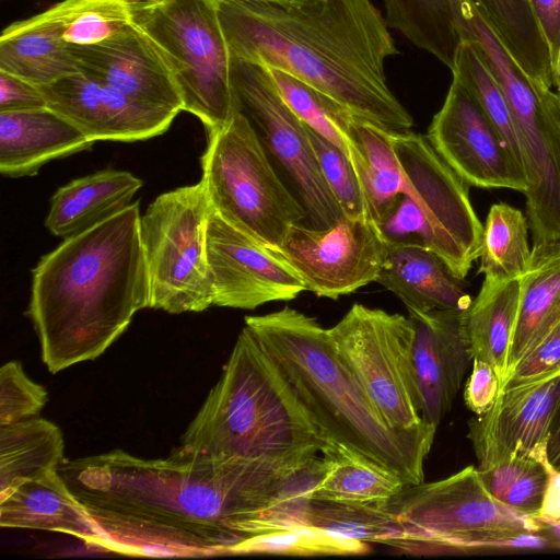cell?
Returning <instances> with one entry per match:
<instances>
[{
	"label": "cell",
	"instance_id": "obj_31",
	"mask_svg": "<svg viewBox=\"0 0 560 560\" xmlns=\"http://www.w3.org/2000/svg\"><path fill=\"white\" fill-rule=\"evenodd\" d=\"M528 222L521 210L499 202L487 215L479 253V273L485 280L503 282L522 279L532 261Z\"/></svg>",
	"mask_w": 560,
	"mask_h": 560
},
{
	"label": "cell",
	"instance_id": "obj_8",
	"mask_svg": "<svg viewBox=\"0 0 560 560\" xmlns=\"http://www.w3.org/2000/svg\"><path fill=\"white\" fill-rule=\"evenodd\" d=\"M131 23L161 56L179 91L183 110L207 133L222 129L236 112L231 54L217 0H127Z\"/></svg>",
	"mask_w": 560,
	"mask_h": 560
},
{
	"label": "cell",
	"instance_id": "obj_29",
	"mask_svg": "<svg viewBox=\"0 0 560 560\" xmlns=\"http://www.w3.org/2000/svg\"><path fill=\"white\" fill-rule=\"evenodd\" d=\"M383 1L388 26L452 71L462 44L455 0Z\"/></svg>",
	"mask_w": 560,
	"mask_h": 560
},
{
	"label": "cell",
	"instance_id": "obj_37",
	"mask_svg": "<svg viewBox=\"0 0 560 560\" xmlns=\"http://www.w3.org/2000/svg\"><path fill=\"white\" fill-rule=\"evenodd\" d=\"M452 73L477 100L524 171L514 121L506 98L469 43L462 42Z\"/></svg>",
	"mask_w": 560,
	"mask_h": 560
},
{
	"label": "cell",
	"instance_id": "obj_23",
	"mask_svg": "<svg viewBox=\"0 0 560 560\" xmlns=\"http://www.w3.org/2000/svg\"><path fill=\"white\" fill-rule=\"evenodd\" d=\"M141 187L142 180L126 171L103 170L73 179L52 195L45 226L70 237L128 207Z\"/></svg>",
	"mask_w": 560,
	"mask_h": 560
},
{
	"label": "cell",
	"instance_id": "obj_33",
	"mask_svg": "<svg viewBox=\"0 0 560 560\" xmlns=\"http://www.w3.org/2000/svg\"><path fill=\"white\" fill-rule=\"evenodd\" d=\"M551 465L548 448L541 447L478 471L487 490L499 502L536 518L544 502Z\"/></svg>",
	"mask_w": 560,
	"mask_h": 560
},
{
	"label": "cell",
	"instance_id": "obj_38",
	"mask_svg": "<svg viewBox=\"0 0 560 560\" xmlns=\"http://www.w3.org/2000/svg\"><path fill=\"white\" fill-rule=\"evenodd\" d=\"M322 174L345 217L370 219L362 188L350 158L308 127Z\"/></svg>",
	"mask_w": 560,
	"mask_h": 560
},
{
	"label": "cell",
	"instance_id": "obj_25",
	"mask_svg": "<svg viewBox=\"0 0 560 560\" xmlns=\"http://www.w3.org/2000/svg\"><path fill=\"white\" fill-rule=\"evenodd\" d=\"M559 323L560 243L532 250L530 265L521 279L520 308L505 377Z\"/></svg>",
	"mask_w": 560,
	"mask_h": 560
},
{
	"label": "cell",
	"instance_id": "obj_13",
	"mask_svg": "<svg viewBox=\"0 0 560 560\" xmlns=\"http://www.w3.org/2000/svg\"><path fill=\"white\" fill-rule=\"evenodd\" d=\"M270 249L306 291L336 300L376 281L388 244L371 219L343 217L326 229L294 224L282 244Z\"/></svg>",
	"mask_w": 560,
	"mask_h": 560
},
{
	"label": "cell",
	"instance_id": "obj_6",
	"mask_svg": "<svg viewBox=\"0 0 560 560\" xmlns=\"http://www.w3.org/2000/svg\"><path fill=\"white\" fill-rule=\"evenodd\" d=\"M328 442L272 358L244 326L180 446L210 457L302 465Z\"/></svg>",
	"mask_w": 560,
	"mask_h": 560
},
{
	"label": "cell",
	"instance_id": "obj_32",
	"mask_svg": "<svg viewBox=\"0 0 560 560\" xmlns=\"http://www.w3.org/2000/svg\"><path fill=\"white\" fill-rule=\"evenodd\" d=\"M302 520L304 526L369 544L397 548L402 539L401 525L386 510L385 502L345 503L310 498Z\"/></svg>",
	"mask_w": 560,
	"mask_h": 560
},
{
	"label": "cell",
	"instance_id": "obj_27",
	"mask_svg": "<svg viewBox=\"0 0 560 560\" xmlns=\"http://www.w3.org/2000/svg\"><path fill=\"white\" fill-rule=\"evenodd\" d=\"M328 468L311 498L345 503H381L406 485L392 469L338 442L329 440L320 453Z\"/></svg>",
	"mask_w": 560,
	"mask_h": 560
},
{
	"label": "cell",
	"instance_id": "obj_4",
	"mask_svg": "<svg viewBox=\"0 0 560 560\" xmlns=\"http://www.w3.org/2000/svg\"><path fill=\"white\" fill-rule=\"evenodd\" d=\"M350 160L369 218L390 244H416L438 254L464 280L479 257L483 225L465 183L427 137L388 133L353 118Z\"/></svg>",
	"mask_w": 560,
	"mask_h": 560
},
{
	"label": "cell",
	"instance_id": "obj_1",
	"mask_svg": "<svg viewBox=\"0 0 560 560\" xmlns=\"http://www.w3.org/2000/svg\"><path fill=\"white\" fill-rule=\"evenodd\" d=\"M310 462L218 458L179 445L165 458L114 450L65 459L58 471L109 551L218 556L237 555L267 510L307 494Z\"/></svg>",
	"mask_w": 560,
	"mask_h": 560
},
{
	"label": "cell",
	"instance_id": "obj_15",
	"mask_svg": "<svg viewBox=\"0 0 560 560\" xmlns=\"http://www.w3.org/2000/svg\"><path fill=\"white\" fill-rule=\"evenodd\" d=\"M478 469L548 447L560 468V371L501 389L493 407L468 422Z\"/></svg>",
	"mask_w": 560,
	"mask_h": 560
},
{
	"label": "cell",
	"instance_id": "obj_10",
	"mask_svg": "<svg viewBox=\"0 0 560 560\" xmlns=\"http://www.w3.org/2000/svg\"><path fill=\"white\" fill-rule=\"evenodd\" d=\"M210 211L200 180L158 196L141 214L150 308L180 314L213 305L207 260Z\"/></svg>",
	"mask_w": 560,
	"mask_h": 560
},
{
	"label": "cell",
	"instance_id": "obj_12",
	"mask_svg": "<svg viewBox=\"0 0 560 560\" xmlns=\"http://www.w3.org/2000/svg\"><path fill=\"white\" fill-rule=\"evenodd\" d=\"M230 79L236 110L291 177L311 226L339 222L345 214L322 174L308 127L284 102L269 70L231 56Z\"/></svg>",
	"mask_w": 560,
	"mask_h": 560
},
{
	"label": "cell",
	"instance_id": "obj_18",
	"mask_svg": "<svg viewBox=\"0 0 560 560\" xmlns=\"http://www.w3.org/2000/svg\"><path fill=\"white\" fill-rule=\"evenodd\" d=\"M81 73L142 105L179 113L183 101L167 66L132 23L96 45L68 46Z\"/></svg>",
	"mask_w": 560,
	"mask_h": 560
},
{
	"label": "cell",
	"instance_id": "obj_7",
	"mask_svg": "<svg viewBox=\"0 0 560 560\" xmlns=\"http://www.w3.org/2000/svg\"><path fill=\"white\" fill-rule=\"evenodd\" d=\"M385 508L402 528L396 549L407 553L553 546L540 522L487 490L475 466L438 481L406 485Z\"/></svg>",
	"mask_w": 560,
	"mask_h": 560
},
{
	"label": "cell",
	"instance_id": "obj_36",
	"mask_svg": "<svg viewBox=\"0 0 560 560\" xmlns=\"http://www.w3.org/2000/svg\"><path fill=\"white\" fill-rule=\"evenodd\" d=\"M370 551L369 542L296 526L256 535L241 545L237 555L359 556Z\"/></svg>",
	"mask_w": 560,
	"mask_h": 560
},
{
	"label": "cell",
	"instance_id": "obj_41",
	"mask_svg": "<svg viewBox=\"0 0 560 560\" xmlns=\"http://www.w3.org/2000/svg\"><path fill=\"white\" fill-rule=\"evenodd\" d=\"M500 389L501 380L495 369L486 361L474 359L464 389L467 408L476 416L487 413L493 407Z\"/></svg>",
	"mask_w": 560,
	"mask_h": 560
},
{
	"label": "cell",
	"instance_id": "obj_40",
	"mask_svg": "<svg viewBox=\"0 0 560 560\" xmlns=\"http://www.w3.org/2000/svg\"><path fill=\"white\" fill-rule=\"evenodd\" d=\"M559 371L560 323L518 361L501 384V389L523 385Z\"/></svg>",
	"mask_w": 560,
	"mask_h": 560
},
{
	"label": "cell",
	"instance_id": "obj_14",
	"mask_svg": "<svg viewBox=\"0 0 560 560\" xmlns=\"http://www.w3.org/2000/svg\"><path fill=\"white\" fill-rule=\"evenodd\" d=\"M427 139L469 186L525 192L527 179L506 142L469 90L453 75Z\"/></svg>",
	"mask_w": 560,
	"mask_h": 560
},
{
	"label": "cell",
	"instance_id": "obj_9",
	"mask_svg": "<svg viewBox=\"0 0 560 560\" xmlns=\"http://www.w3.org/2000/svg\"><path fill=\"white\" fill-rule=\"evenodd\" d=\"M201 166L211 208L268 248L280 246L289 229L307 217L273 170L256 129L240 110L222 129L208 133Z\"/></svg>",
	"mask_w": 560,
	"mask_h": 560
},
{
	"label": "cell",
	"instance_id": "obj_43",
	"mask_svg": "<svg viewBox=\"0 0 560 560\" xmlns=\"http://www.w3.org/2000/svg\"><path fill=\"white\" fill-rule=\"evenodd\" d=\"M528 2L548 46L555 75L560 52V0H528Z\"/></svg>",
	"mask_w": 560,
	"mask_h": 560
},
{
	"label": "cell",
	"instance_id": "obj_42",
	"mask_svg": "<svg viewBox=\"0 0 560 560\" xmlns=\"http://www.w3.org/2000/svg\"><path fill=\"white\" fill-rule=\"evenodd\" d=\"M47 107L38 85L0 70V113Z\"/></svg>",
	"mask_w": 560,
	"mask_h": 560
},
{
	"label": "cell",
	"instance_id": "obj_48",
	"mask_svg": "<svg viewBox=\"0 0 560 560\" xmlns=\"http://www.w3.org/2000/svg\"><path fill=\"white\" fill-rule=\"evenodd\" d=\"M559 101H560V97H559Z\"/></svg>",
	"mask_w": 560,
	"mask_h": 560
},
{
	"label": "cell",
	"instance_id": "obj_20",
	"mask_svg": "<svg viewBox=\"0 0 560 560\" xmlns=\"http://www.w3.org/2000/svg\"><path fill=\"white\" fill-rule=\"evenodd\" d=\"M0 526L66 534L109 551L107 537L58 470L25 479L0 493Z\"/></svg>",
	"mask_w": 560,
	"mask_h": 560
},
{
	"label": "cell",
	"instance_id": "obj_19",
	"mask_svg": "<svg viewBox=\"0 0 560 560\" xmlns=\"http://www.w3.org/2000/svg\"><path fill=\"white\" fill-rule=\"evenodd\" d=\"M465 311L408 312L413 326L412 353L423 402L422 416L435 427L450 411L472 364Z\"/></svg>",
	"mask_w": 560,
	"mask_h": 560
},
{
	"label": "cell",
	"instance_id": "obj_3",
	"mask_svg": "<svg viewBox=\"0 0 560 560\" xmlns=\"http://www.w3.org/2000/svg\"><path fill=\"white\" fill-rule=\"evenodd\" d=\"M139 201L63 238L33 269L28 315L52 374L98 358L150 307Z\"/></svg>",
	"mask_w": 560,
	"mask_h": 560
},
{
	"label": "cell",
	"instance_id": "obj_21",
	"mask_svg": "<svg viewBox=\"0 0 560 560\" xmlns=\"http://www.w3.org/2000/svg\"><path fill=\"white\" fill-rule=\"evenodd\" d=\"M93 144L48 106L0 113V172L4 176H34L49 161L90 150Z\"/></svg>",
	"mask_w": 560,
	"mask_h": 560
},
{
	"label": "cell",
	"instance_id": "obj_17",
	"mask_svg": "<svg viewBox=\"0 0 560 560\" xmlns=\"http://www.w3.org/2000/svg\"><path fill=\"white\" fill-rule=\"evenodd\" d=\"M47 106L92 141H138L165 132L177 113L139 104L81 72L39 86Z\"/></svg>",
	"mask_w": 560,
	"mask_h": 560
},
{
	"label": "cell",
	"instance_id": "obj_45",
	"mask_svg": "<svg viewBox=\"0 0 560 560\" xmlns=\"http://www.w3.org/2000/svg\"><path fill=\"white\" fill-rule=\"evenodd\" d=\"M544 534L551 536V541L560 547V523L544 525Z\"/></svg>",
	"mask_w": 560,
	"mask_h": 560
},
{
	"label": "cell",
	"instance_id": "obj_24",
	"mask_svg": "<svg viewBox=\"0 0 560 560\" xmlns=\"http://www.w3.org/2000/svg\"><path fill=\"white\" fill-rule=\"evenodd\" d=\"M0 70L38 86L80 72L47 11L3 30Z\"/></svg>",
	"mask_w": 560,
	"mask_h": 560
},
{
	"label": "cell",
	"instance_id": "obj_46",
	"mask_svg": "<svg viewBox=\"0 0 560 560\" xmlns=\"http://www.w3.org/2000/svg\"><path fill=\"white\" fill-rule=\"evenodd\" d=\"M553 86L557 89V95L560 97V52L558 62L555 69V75H553Z\"/></svg>",
	"mask_w": 560,
	"mask_h": 560
},
{
	"label": "cell",
	"instance_id": "obj_30",
	"mask_svg": "<svg viewBox=\"0 0 560 560\" xmlns=\"http://www.w3.org/2000/svg\"><path fill=\"white\" fill-rule=\"evenodd\" d=\"M471 1L524 71L546 86H553L550 52L528 0Z\"/></svg>",
	"mask_w": 560,
	"mask_h": 560
},
{
	"label": "cell",
	"instance_id": "obj_26",
	"mask_svg": "<svg viewBox=\"0 0 560 560\" xmlns=\"http://www.w3.org/2000/svg\"><path fill=\"white\" fill-rule=\"evenodd\" d=\"M521 300V279L503 282L483 280L465 311V331L474 359L491 364L504 381L509 350Z\"/></svg>",
	"mask_w": 560,
	"mask_h": 560
},
{
	"label": "cell",
	"instance_id": "obj_16",
	"mask_svg": "<svg viewBox=\"0 0 560 560\" xmlns=\"http://www.w3.org/2000/svg\"><path fill=\"white\" fill-rule=\"evenodd\" d=\"M207 260L213 305L255 310L306 291L300 277L270 248L237 230L211 208Z\"/></svg>",
	"mask_w": 560,
	"mask_h": 560
},
{
	"label": "cell",
	"instance_id": "obj_22",
	"mask_svg": "<svg viewBox=\"0 0 560 560\" xmlns=\"http://www.w3.org/2000/svg\"><path fill=\"white\" fill-rule=\"evenodd\" d=\"M463 281L433 250L416 244H390L375 282L393 292L408 312L467 310Z\"/></svg>",
	"mask_w": 560,
	"mask_h": 560
},
{
	"label": "cell",
	"instance_id": "obj_5",
	"mask_svg": "<svg viewBox=\"0 0 560 560\" xmlns=\"http://www.w3.org/2000/svg\"><path fill=\"white\" fill-rule=\"evenodd\" d=\"M245 326L329 440L386 466L408 485L424 481L435 431L393 429L337 354L328 329L290 306L246 316Z\"/></svg>",
	"mask_w": 560,
	"mask_h": 560
},
{
	"label": "cell",
	"instance_id": "obj_35",
	"mask_svg": "<svg viewBox=\"0 0 560 560\" xmlns=\"http://www.w3.org/2000/svg\"><path fill=\"white\" fill-rule=\"evenodd\" d=\"M268 70L280 95L295 115L350 158V126L355 116L298 78L281 70Z\"/></svg>",
	"mask_w": 560,
	"mask_h": 560
},
{
	"label": "cell",
	"instance_id": "obj_34",
	"mask_svg": "<svg viewBox=\"0 0 560 560\" xmlns=\"http://www.w3.org/2000/svg\"><path fill=\"white\" fill-rule=\"evenodd\" d=\"M46 11L68 46L101 44L131 25L127 0H62Z\"/></svg>",
	"mask_w": 560,
	"mask_h": 560
},
{
	"label": "cell",
	"instance_id": "obj_28",
	"mask_svg": "<svg viewBox=\"0 0 560 560\" xmlns=\"http://www.w3.org/2000/svg\"><path fill=\"white\" fill-rule=\"evenodd\" d=\"M61 430L33 417L0 425V493L19 482L58 470L63 459Z\"/></svg>",
	"mask_w": 560,
	"mask_h": 560
},
{
	"label": "cell",
	"instance_id": "obj_2",
	"mask_svg": "<svg viewBox=\"0 0 560 560\" xmlns=\"http://www.w3.org/2000/svg\"><path fill=\"white\" fill-rule=\"evenodd\" d=\"M217 2L232 57L284 71L388 133L411 131L385 74L399 51L371 0Z\"/></svg>",
	"mask_w": 560,
	"mask_h": 560
},
{
	"label": "cell",
	"instance_id": "obj_47",
	"mask_svg": "<svg viewBox=\"0 0 560 560\" xmlns=\"http://www.w3.org/2000/svg\"><path fill=\"white\" fill-rule=\"evenodd\" d=\"M269 1H290V0H269Z\"/></svg>",
	"mask_w": 560,
	"mask_h": 560
},
{
	"label": "cell",
	"instance_id": "obj_11",
	"mask_svg": "<svg viewBox=\"0 0 560 560\" xmlns=\"http://www.w3.org/2000/svg\"><path fill=\"white\" fill-rule=\"evenodd\" d=\"M328 334L341 361L393 429L436 431L422 416L409 317L355 303Z\"/></svg>",
	"mask_w": 560,
	"mask_h": 560
},
{
	"label": "cell",
	"instance_id": "obj_39",
	"mask_svg": "<svg viewBox=\"0 0 560 560\" xmlns=\"http://www.w3.org/2000/svg\"><path fill=\"white\" fill-rule=\"evenodd\" d=\"M47 401L45 387L33 382L21 362L10 361L0 369V425L36 417Z\"/></svg>",
	"mask_w": 560,
	"mask_h": 560
},
{
	"label": "cell",
	"instance_id": "obj_44",
	"mask_svg": "<svg viewBox=\"0 0 560 560\" xmlns=\"http://www.w3.org/2000/svg\"><path fill=\"white\" fill-rule=\"evenodd\" d=\"M536 520L542 525L560 523V468L552 465L544 502Z\"/></svg>",
	"mask_w": 560,
	"mask_h": 560
}]
</instances>
